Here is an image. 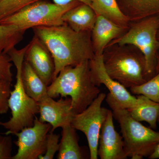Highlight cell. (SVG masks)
Wrapping results in <instances>:
<instances>
[{"mask_svg":"<svg viewBox=\"0 0 159 159\" xmlns=\"http://www.w3.org/2000/svg\"><path fill=\"white\" fill-rule=\"evenodd\" d=\"M34 35L51 53L55 65L54 79L62 69L89 61L94 54L91 32H78L66 24L32 28Z\"/></svg>","mask_w":159,"mask_h":159,"instance_id":"cell-1","label":"cell"},{"mask_svg":"<svg viewBox=\"0 0 159 159\" xmlns=\"http://www.w3.org/2000/svg\"><path fill=\"white\" fill-rule=\"evenodd\" d=\"M100 93L92 80L89 61L66 67L48 87V96L53 99L70 97L75 115L84 110Z\"/></svg>","mask_w":159,"mask_h":159,"instance_id":"cell-2","label":"cell"},{"mask_svg":"<svg viewBox=\"0 0 159 159\" xmlns=\"http://www.w3.org/2000/svg\"><path fill=\"white\" fill-rule=\"evenodd\" d=\"M102 56L107 74L126 89L140 85L148 80L145 57L134 46L108 45Z\"/></svg>","mask_w":159,"mask_h":159,"instance_id":"cell-3","label":"cell"},{"mask_svg":"<svg viewBox=\"0 0 159 159\" xmlns=\"http://www.w3.org/2000/svg\"><path fill=\"white\" fill-rule=\"evenodd\" d=\"M105 99L114 119L120 125L126 156L132 159L148 157L158 143L159 132L134 119L127 109L119 105L109 93Z\"/></svg>","mask_w":159,"mask_h":159,"instance_id":"cell-4","label":"cell"},{"mask_svg":"<svg viewBox=\"0 0 159 159\" xmlns=\"http://www.w3.org/2000/svg\"><path fill=\"white\" fill-rule=\"evenodd\" d=\"M28 47L27 45L20 50L14 48L7 54L15 66L16 74V82L9 100L11 117L7 122L0 121V126L7 129L5 134L14 135L25 127L32 126L39 113V102L27 94L23 84L22 68Z\"/></svg>","mask_w":159,"mask_h":159,"instance_id":"cell-5","label":"cell"},{"mask_svg":"<svg viewBox=\"0 0 159 159\" xmlns=\"http://www.w3.org/2000/svg\"><path fill=\"white\" fill-rule=\"evenodd\" d=\"M159 28V15L130 22L127 31L108 44H130L138 48L145 57L148 80L156 74Z\"/></svg>","mask_w":159,"mask_h":159,"instance_id":"cell-6","label":"cell"},{"mask_svg":"<svg viewBox=\"0 0 159 159\" xmlns=\"http://www.w3.org/2000/svg\"><path fill=\"white\" fill-rule=\"evenodd\" d=\"M81 2L75 1L59 5L45 0H37L9 17L0 21L1 25H14L25 32L38 26H54L64 24V14Z\"/></svg>","mask_w":159,"mask_h":159,"instance_id":"cell-7","label":"cell"},{"mask_svg":"<svg viewBox=\"0 0 159 159\" xmlns=\"http://www.w3.org/2000/svg\"><path fill=\"white\" fill-rule=\"evenodd\" d=\"M106 96L100 93L84 110L75 115L71 123L74 129L82 132L86 137L91 159L98 158L100 130L110 111L102 106Z\"/></svg>","mask_w":159,"mask_h":159,"instance_id":"cell-8","label":"cell"},{"mask_svg":"<svg viewBox=\"0 0 159 159\" xmlns=\"http://www.w3.org/2000/svg\"><path fill=\"white\" fill-rule=\"evenodd\" d=\"M51 129L49 123L41 122L35 117L33 125L14 134L17 138L14 142L18 150L12 159H39L45 153L47 136Z\"/></svg>","mask_w":159,"mask_h":159,"instance_id":"cell-9","label":"cell"},{"mask_svg":"<svg viewBox=\"0 0 159 159\" xmlns=\"http://www.w3.org/2000/svg\"><path fill=\"white\" fill-rule=\"evenodd\" d=\"M91 77L95 84L99 87L103 84L111 96L123 108H132L138 104L137 97L131 94L122 84L111 78L107 74L103 63L102 55H95L89 61Z\"/></svg>","mask_w":159,"mask_h":159,"instance_id":"cell-10","label":"cell"},{"mask_svg":"<svg viewBox=\"0 0 159 159\" xmlns=\"http://www.w3.org/2000/svg\"><path fill=\"white\" fill-rule=\"evenodd\" d=\"M71 99L66 97L56 101L53 98L46 97L39 102V120L48 123L52 126L51 131L71 124L75 114L71 107Z\"/></svg>","mask_w":159,"mask_h":159,"instance_id":"cell-11","label":"cell"},{"mask_svg":"<svg viewBox=\"0 0 159 159\" xmlns=\"http://www.w3.org/2000/svg\"><path fill=\"white\" fill-rule=\"evenodd\" d=\"M28 45L25 60L48 86L54 80L55 65L53 57L48 48L35 35Z\"/></svg>","mask_w":159,"mask_h":159,"instance_id":"cell-12","label":"cell"},{"mask_svg":"<svg viewBox=\"0 0 159 159\" xmlns=\"http://www.w3.org/2000/svg\"><path fill=\"white\" fill-rule=\"evenodd\" d=\"M111 110L102 124L98 142V156L101 159H125L123 138L116 130Z\"/></svg>","mask_w":159,"mask_h":159,"instance_id":"cell-13","label":"cell"},{"mask_svg":"<svg viewBox=\"0 0 159 159\" xmlns=\"http://www.w3.org/2000/svg\"><path fill=\"white\" fill-rule=\"evenodd\" d=\"M128 29L118 25L104 16L97 15L91 32L94 54L102 55L109 44L123 35Z\"/></svg>","mask_w":159,"mask_h":159,"instance_id":"cell-14","label":"cell"},{"mask_svg":"<svg viewBox=\"0 0 159 159\" xmlns=\"http://www.w3.org/2000/svg\"><path fill=\"white\" fill-rule=\"evenodd\" d=\"M97 17V15L90 6L81 3L66 11L62 20L75 31L91 32Z\"/></svg>","mask_w":159,"mask_h":159,"instance_id":"cell-15","label":"cell"},{"mask_svg":"<svg viewBox=\"0 0 159 159\" xmlns=\"http://www.w3.org/2000/svg\"><path fill=\"white\" fill-rule=\"evenodd\" d=\"M119 9L130 22L159 15V0H117Z\"/></svg>","mask_w":159,"mask_h":159,"instance_id":"cell-16","label":"cell"},{"mask_svg":"<svg viewBox=\"0 0 159 159\" xmlns=\"http://www.w3.org/2000/svg\"><path fill=\"white\" fill-rule=\"evenodd\" d=\"M62 129L57 159L86 158L83 150L78 143L76 129L71 124L62 127Z\"/></svg>","mask_w":159,"mask_h":159,"instance_id":"cell-17","label":"cell"},{"mask_svg":"<svg viewBox=\"0 0 159 159\" xmlns=\"http://www.w3.org/2000/svg\"><path fill=\"white\" fill-rule=\"evenodd\" d=\"M22 78L24 88L29 97L38 102L48 97V86L25 60L22 68Z\"/></svg>","mask_w":159,"mask_h":159,"instance_id":"cell-18","label":"cell"},{"mask_svg":"<svg viewBox=\"0 0 159 159\" xmlns=\"http://www.w3.org/2000/svg\"><path fill=\"white\" fill-rule=\"evenodd\" d=\"M137 98L138 104L132 108L128 109L129 112L137 121L147 122L150 128L156 129L159 115V103L143 95H139Z\"/></svg>","mask_w":159,"mask_h":159,"instance_id":"cell-19","label":"cell"},{"mask_svg":"<svg viewBox=\"0 0 159 159\" xmlns=\"http://www.w3.org/2000/svg\"><path fill=\"white\" fill-rule=\"evenodd\" d=\"M97 15L102 16L122 28L128 29L130 22L119 9L117 0H90Z\"/></svg>","mask_w":159,"mask_h":159,"instance_id":"cell-20","label":"cell"},{"mask_svg":"<svg viewBox=\"0 0 159 159\" xmlns=\"http://www.w3.org/2000/svg\"><path fill=\"white\" fill-rule=\"evenodd\" d=\"M25 33L14 25L0 24V54H7L15 48Z\"/></svg>","mask_w":159,"mask_h":159,"instance_id":"cell-21","label":"cell"},{"mask_svg":"<svg viewBox=\"0 0 159 159\" xmlns=\"http://www.w3.org/2000/svg\"><path fill=\"white\" fill-rule=\"evenodd\" d=\"M129 89L132 94L143 95L159 103V72L146 82Z\"/></svg>","mask_w":159,"mask_h":159,"instance_id":"cell-22","label":"cell"},{"mask_svg":"<svg viewBox=\"0 0 159 159\" xmlns=\"http://www.w3.org/2000/svg\"><path fill=\"white\" fill-rule=\"evenodd\" d=\"M37 0H0V21Z\"/></svg>","mask_w":159,"mask_h":159,"instance_id":"cell-23","label":"cell"},{"mask_svg":"<svg viewBox=\"0 0 159 159\" xmlns=\"http://www.w3.org/2000/svg\"><path fill=\"white\" fill-rule=\"evenodd\" d=\"M59 134L54 133L51 130L47 136L46 151L43 155L40 157L39 159H53L59 148Z\"/></svg>","mask_w":159,"mask_h":159,"instance_id":"cell-24","label":"cell"},{"mask_svg":"<svg viewBox=\"0 0 159 159\" xmlns=\"http://www.w3.org/2000/svg\"><path fill=\"white\" fill-rule=\"evenodd\" d=\"M11 82L0 80V115L7 113L9 110Z\"/></svg>","mask_w":159,"mask_h":159,"instance_id":"cell-25","label":"cell"},{"mask_svg":"<svg viewBox=\"0 0 159 159\" xmlns=\"http://www.w3.org/2000/svg\"><path fill=\"white\" fill-rule=\"evenodd\" d=\"M8 54H0V80L11 82L12 74L11 68L12 64Z\"/></svg>","mask_w":159,"mask_h":159,"instance_id":"cell-26","label":"cell"},{"mask_svg":"<svg viewBox=\"0 0 159 159\" xmlns=\"http://www.w3.org/2000/svg\"><path fill=\"white\" fill-rule=\"evenodd\" d=\"M5 135L0 134V159H12V139L10 135Z\"/></svg>","mask_w":159,"mask_h":159,"instance_id":"cell-27","label":"cell"},{"mask_svg":"<svg viewBox=\"0 0 159 159\" xmlns=\"http://www.w3.org/2000/svg\"><path fill=\"white\" fill-rule=\"evenodd\" d=\"M52 1L55 4L59 5H66L72 2L78 1L91 6V2L90 0H52Z\"/></svg>","mask_w":159,"mask_h":159,"instance_id":"cell-28","label":"cell"},{"mask_svg":"<svg viewBox=\"0 0 159 159\" xmlns=\"http://www.w3.org/2000/svg\"><path fill=\"white\" fill-rule=\"evenodd\" d=\"M148 158L150 159H159V141L153 152Z\"/></svg>","mask_w":159,"mask_h":159,"instance_id":"cell-29","label":"cell"},{"mask_svg":"<svg viewBox=\"0 0 159 159\" xmlns=\"http://www.w3.org/2000/svg\"><path fill=\"white\" fill-rule=\"evenodd\" d=\"M156 71V74L157 73L159 72V51L158 52L157 54V65Z\"/></svg>","mask_w":159,"mask_h":159,"instance_id":"cell-30","label":"cell"},{"mask_svg":"<svg viewBox=\"0 0 159 159\" xmlns=\"http://www.w3.org/2000/svg\"><path fill=\"white\" fill-rule=\"evenodd\" d=\"M157 38L159 40V28L158 29V33H157Z\"/></svg>","mask_w":159,"mask_h":159,"instance_id":"cell-31","label":"cell"},{"mask_svg":"<svg viewBox=\"0 0 159 159\" xmlns=\"http://www.w3.org/2000/svg\"><path fill=\"white\" fill-rule=\"evenodd\" d=\"M157 122H158V123H159V115L158 118Z\"/></svg>","mask_w":159,"mask_h":159,"instance_id":"cell-32","label":"cell"}]
</instances>
